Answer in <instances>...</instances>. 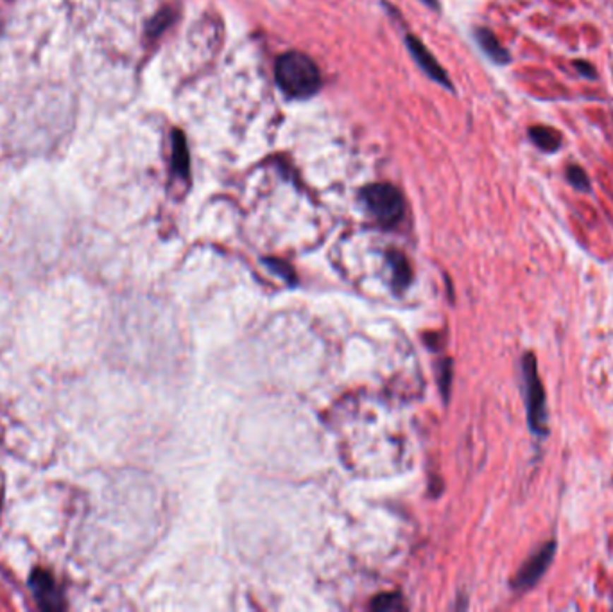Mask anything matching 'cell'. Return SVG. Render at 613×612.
<instances>
[{
  "label": "cell",
  "instance_id": "14",
  "mask_svg": "<svg viewBox=\"0 0 613 612\" xmlns=\"http://www.w3.org/2000/svg\"><path fill=\"white\" fill-rule=\"evenodd\" d=\"M572 65H574V69L578 71L579 76H583V78L586 79H597V72H595V66L592 65L590 61H586V59H574L572 61Z\"/></svg>",
  "mask_w": 613,
  "mask_h": 612
},
{
  "label": "cell",
  "instance_id": "9",
  "mask_svg": "<svg viewBox=\"0 0 613 612\" xmlns=\"http://www.w3.org/2000/svg\"><path fill=\"white\" fill-rule=\"evenodd\" d=\"M172 171L183 180H186L191 175V155H189V148H186L185 135L179 129L172 131Z\"/></svg>",
  "mask_w": 613,
  "mask_h": 612
},
{
  "label": "cell",
  "instance_id": "6",
  "mask_svg": "<svg viewBox=\"0 0 613 612\" xmlns=\"http://www.w3.org/2000/svg\"><path fill=\"white\" fill-rule=\"evenodd\" d=\"M474 38L477 42L479 49L486 54V58L495 65H509L511 54L508 49L501 43V40L495 36V33L488 28H477L474 33Z\"/></svg>",
  "mask_w": 613,
  "mask_h": 612
},
{
  "label": "cell",
  "instance_id": "10",
  "mask_svg": "<svg viewBox=\"0 0 613 612\" xmlns=\"http://www.w3.org/2000/svg\"><path fill=\"white\" fill-rule=\"evenodd\" d=\"M176 16H178V11H176L174 6H165L163 9H160V11L153 16L151 22L148 24V36L156 38V36L162 35L169 25L174 24Z\"/></svg>",
  "mask_w": 613,
  "mask_h": 612
},
{
  "label": "cell",
  "instance_id": "11",
  "mask_svg": "<svg viewBox=\"0 0 613 612\" xmlns=\"http://www.w3.org/2000/svg\"><path fill=\"white\" fill-rule=\"evenodd\" d=\"M388 259L393 266V282H395V286L398 289L405 288L409 281H411V268H409L407 259L400 252H389Z\"/></svg>",
  "mask_w": 613,
  "mask_h": 612
},
{
  "label": "cell",
  "instance_id": "8",
  "mask_svg": "<svg viewBox=\"0 0 613 612\" xmlns=\"http://www.w3.org/2000/svg\"><path fill=\"white\" fill-rule=\"evenodd\" d=\"M528 135L529 141L536 146V149H540V151L545 153V155H554V153H558L559 148H561V133L556 128H552V126H531V128L528 129Z\"/></svg>",
  "mask_w": 613,
  "mask_h": 612
},
{
  "label": "cell",
  "instance_id": "4",
  "mask_svg": "<svg viewBox=\"0 0 613 612\" xmlns=\"http://www.w3.org/2000/svg\"><path fill=\"white\" fill-rule=\"evenodd\" d=\"M556 548H558L556 541H549L545 542V544H542V546L520 565L518 573L513 578L511 587L515 589V591H518V593H524V591H529V589L535 587L540 578L547 573L549 565L554 560Z\"/></svg>",
  "mask_w": 613,
  "mask_h": 612
},
{
  "label": "cell",
  "instance_id": "15",
  "mask_svg": "<svg viewBox=\"0 0 613 612\" xmlns=\"http://www.w3.org/2000/svg\"><path fill=\"white\" fill-rule=\"evenodd\" d=\"M443 375L439 377V382H441V390L443 395H448V387H451V381H452V370H451V363L446 361L445 367L441 368Z\"/></svg>",
  "mask_w": 613,
  "mask_h": 612
},
{
  "label": "cell",
  "instance_id": "1",
  "mask_svg": "<svg viewBox=\"0 0 613 612\" xmlns=\"http://www.w3.org/2000/svg\"><path fill=\"white\" fill-rule=\"evenodd\" d=\"M275 78L280 90L292 99L312 98L321 86V74L314 59L298 51L285 52L276 59Z\"/></svg>",
  "mask_w": 613,
  "mask_h": 612
},
{
  "label": "cell",
  "instance_id": "7",
  "mask_svg": "<svg viewBox=\"0 0 613 612\" xmlns=\"http://www.w3.org/2000/svg\"><path fill=\"white\" fill-rule=\"evenodd\" d=\"M31 585L32 589H35L36 598H38L40 605H42L43 608L54 611V608L61 607V598H59L58 589H56L51 575L42 570L35 571L31 577Z\"/></svg>",
  "mask_w": 613,
  "mask_h": 612
},
{
  "label": "cell",
  "instance_id": "3",
  "mask_svg": "<svg viewBox=\"0 0 613 612\" xmlns=\"http://www.w3.org/2000/svg\"><path fill=\"white\" fill-rule=\"evenodd\" d=\"M362 199L373 218L386 228L398 225L404 218V196L391 184H373L364 187Z\"/></svg>",
  "mask_w": 613,
  "mask_h": 612
},
{
  "label": "cell",
  "instance_id": "16",
  "mask_svg": "<svg viewBox=\"0 0 613 612\" xmlns=\"http://www.w3.org/2000/svg\"><path fill=\"white\" fill-rule=\"evenodd\" d=\"M423 4H427L429 8H438V0H422Z\"/></svg>",
  "mask_w": 613,
  "mask_h": 612
},
{
  "label": "cell",
  "instance_id": "5",
  "mask_svg": "<svg viewBox=\"0 0 613 612\" xmlns=\"http://www.w3.org/2000/svg\"><path fill=\"white\" fill-rule=\"evenodd\" d=\"M405 43H407L409 52H411V56L415 58V61L418 63L419 69H422V71L425 72L432 81L439 83V85H443L445 88L452 90V81L448 79V76H446L445 69H443V66L438 63V59L429 52V49L412 35H407Z\"/></svg>",
  "mask_w": 613,
  "mask_h": 612
},
{
  "label": "cell",
  "instance_id": "13",
  "mask_svg": "<svg viewBox=\"0 0 613 612\" xmlns=\"http://www.w3.org/2000/svg\"><path fill=\"white\" fill-rule=\"evenodd\" d=\"M369 607L373 608V611H404L405 604L402 601V598H400V594H381V596H376L375 600L371 601V605Z\"/></svg>",
  "mask_w": 613,
  "mask_h": 612
},
{
  "label": "cell",
  "instance_id": "2",
  "mask_svg": "<svg viewBox=\"0 0 613 612\" xmlns=\"http://www.w3.org/2000/svg\"><path fill=\"white\" fill-rule=\"evenodd\" d=\"M520 372L529 429L536 438H545L549 435L547 397H545L544 382L538 375V365L532 352H524L520 359Z\"/></svg>",
  "mask_w": 613,
  "mask_h": 612
},
{
  "label": "cell",
  "instance_id": "12",
  "mask_svg": "<svg viewBox=\"0 0 613 612\" xmlns=\"http://www.w3.org/2000/svg\"><path fill=\"white\" fill-rule=\"evenodd\" d=\"M565 178H567L569 184L579 192H588L590 191V178L586 175L585 169L578 164H571L565 169Z\"/></svg>",
  "mask_w": 613,
  "mask_h": 612
}]
</instances>
